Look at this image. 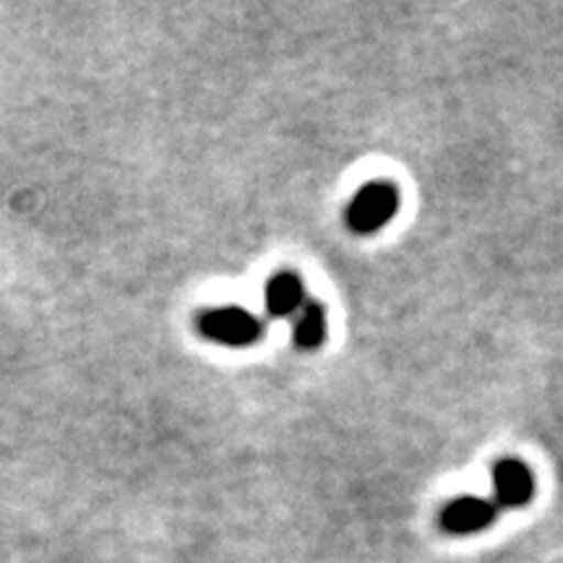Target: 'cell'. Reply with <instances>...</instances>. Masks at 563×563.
Wrapping results in <instances>:
<instances>
[{
  "instance_id": "cell-1",
  "label": "cell",
  "mask_w": 563,
  "mask_h": 563,
  "mask_svg": "<svg viewBox=\"0 0 563 563\" xmlns=\"http://www.w3.org/2000/svg\"><path fill=\"white\" fill-rule=\"evenodd\" d=\"M196 329L203 340L222 344V347H249L264 336L262 319L241 306L207 308L196 319Z\"/></svg>"
},
{
  "instance_id": "cell-2",
  "label": "cell",
  "mask_w": 563,
  "mask_h": 563,
  "mask_svg": "<svg viewBox=\"0 0 563 563\" xmlns=\"http://www.w3.org/2000/svg\"><path fill=\"white\" fill-rule=\"evenodd\" d=\"M399 188L391 180H371L352 196L347 207V224L357 235H373L384 230L399 211Z\"/></svg>"
},
{
  "instance_id": "cell-3",
  "label": "cell",
  "mask_w": 563,
  "mask_h": 563,
  "mask_svg": "<svg viewBox=\"0 0 563 563\" xmlns=\"http://www.w3.org/2000/svg\"><path fill=\"white\" fill-rule=\"evenodd\" d=\"M493 504L501 509H522L534 498V475L522 460L506 456L493 467Z\"/></svg>"
},
{
  "instance_id": "cell-4",
  "label": "cell",
  "mask_w": 563,
  "mask_h": 563,
  "mask_svg": "<svg viewBox=\"0 0 563 563\" xmlns=\"http://www.w3.org/2000/svg\"><path fill=\"white\" fill-rule=\"evenodd\" d=\"M498 506L490 498L460 496L449 501L441 511V527L449 534H475L496 522Z\"/></svg>"
},
{
  "instance_id": "cell-5",
  "label": "cell",
  "mask_w": 563,
  "mask_h": 563,
  "mask_svg": "<svg viewBox=\"0 0 563 563\" xmlns=\"http://www.w3.org/2000/svg\"><path fill=\"white\" fill-rule=\"evenodd\" d=\"M306 302V287L295 272H279L266 282L264 306L272 319H292Z\"/></svg>"
},
{
  "instance_id": "cell-6",
  "label": "cell",
  "mask_w": 563,
  "mask_h": 563,
  "mask_svg": "<svg viewBox=\"0 0 563 563\" xmlns=\"http://www.w3.org/2000/svg\"><path fill=\"white\" fill-rule=\"evenodd\" d=\"M327 340V308L319 300H306L292 316V342L298 350H319Z\"/></svg>"
}]
</instances>
